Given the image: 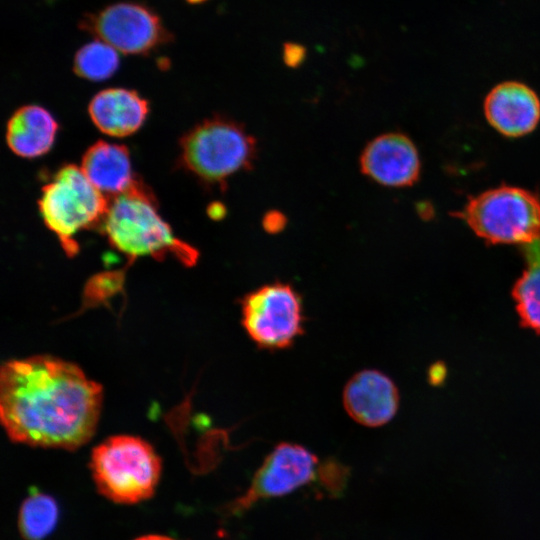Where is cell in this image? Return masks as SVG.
I'll return each mask as SVG.
<instances>
[{"mask_svg": "<svg viewBox=\"0 0 540 540\" xmlns=\"http://www.w3.org/2000/svg\"><path fill=\"white\" fill-rule=\"evenodd\" d=\"M122 272H108L94 276L87 282L83 294L82 311L107 303L108 299L122 290Z\"/></svg>", "mask_w": 540, "mask_h": 540, "instance_id": "d6986e66", "label": "cell"}, {"mask_svg": "<svg viewBox=\"0 0 540 540\" xmlns=\"http://www.w3.org/2000/svg\"><path fill=\"white\" fill-rule=\"evenodd\" d=\"M399 392L390 377L375 369L355 373L343 390L348 415L367 427H380L392 420L399 407Z\"/></svg>", "mask_w": 540, "mask_h": 540, "instance_id": "8fae6325", "label": "cell"}, {"mask_svg": "<svg viewBox=\"0 0 540 540\" xmlns=\"http://www.w3.org/2000/svg\"><path fill=\"white\" fill-rule=\"evenodd\" d=\"M80 28L118 52L145 55L172 39L159 15L143 3L123 1L85 15Z\"/></svg>", "mask_w": 540, "mask_h": 540, "instance_id": "ba28073f", "label": "cell"}, {"mask_svg": "<svg viewBox=\"0 0 540 540\" xmlns=\"http://www.w3.org/2000/svg\"><path fill=\"white\" fill-rule=\"evenodd\" d=\"M520 247L526 268L513 285L512 297L521 326L540 335V238Z\"/></svg>", "mask_w": 540, "mask_h": 540, "instance_id": "2e32d148", "label": "cell"}, {"mask_svg": "<svg viewBox=\"0 0 540 540\" xmlns=\"http://www.w3.org/2000/svg\"><path fill=\"white\" fill-rule=\"evenodd\" d=\"M488 244L525 245L540 238V197L503 185L471 197L456 213Z\"/></svg>", "mask_w": 540, "mask_h": 540, "instance_id": "5b68a950", "label": "cell"}, {"mask_svg": "<svg viewBox=\"0 0 540 540\" xmlns=\"http://www.w3.org/2000/svg\"><path fill=\"white\" fill-rule=\"evenodd\" d=\"M60 508L54 497L32 490L18 513V530L25 540H44L56 528Z\"/></svg>", "mask_w": 540, "mask_h": 540, "instance_id": "e0dca14e", "label": "cell"}, {"mask_svg": "<svg viewBox=\"0 0 540 540\" xmlns=\"http://www.w3.org/2000/svg\"><path fill=\"white\" fill-rule=\"evenodd\" d=\"M135 540H177V539L169 537V536H165V535L151 534V535H144V536L138 537Z\"/></svg>", "mask_w": 540, "mask_h": 540, "instance_id": "603a6c76", "label": "cell"}, {"mask_svg": "<svg viewBox=\"0 0 540 540\" xmlns=\"http://www.w3.org/2000/svg\"><path fill=\"white\" fill-rule=\"evenodd\" d=\"M88 111L103 133L124 137L142 126L149 112V104L135 90L114 87L98 92L91 99Z\"/></svg>", "mask_w": 540, "mask_h": 540, "instance_id": "4fadbf2b", "label": "cell"}, {"mask_svg": "<svg viewBox=\"0 0 540 540\" xmlns=\"http://www.w3.org/2000/svg\"><path fill=\"white\" fill-rule=\"evenodd\" d=\"M483 109L488 123L510 138L531 133L540 121L539 96L519 81H504L494 86L484 99Z\"/></svg>", "mask_w": 540, "mask_h": 540, "instance_id": "7c38bea8", "label": "cell"}, {"mask_svg": "<svg viewBox=\"0 0 540 540\" xmlns=\"http://www.w3.org/2000/svg\"><path fill=\"white\" fill-rule=\"evenodd\" d=\"M57 130V122L48 110L38 105H25L8 120L7 144L21 157H39L50 150Z\"/></svg>", "mask_w": 540, "mask_h": 540, "instance_id": "9a60e30c", "label": "cell"}, {"mask_svg": "<svg viewBox=\"0 0 540 540\" xmlns=\"http://www.w3.org/2000/svg\"><path fill=\"white\" fill-rule=\"evenodd\" d=\"M100 227L111 246L131 261L145 256L158 260L173 256L192 266L198 260V251L174 236L160 216L152 193L139 181L108 200Z\"/></svg>", "mask_w": 540, "mask_h": 540, "instance_id": "7a4b0ae2", "label": "cell"}, {"mask_svg": "<svg viewBox=\"0 0 540 540\" xmlns=\"http://www.w3.org/2000/svg\"><path fill=\"white\" fill-rule=\"evenodd\" d=\"M118 51L108 43L96 39L75 53L73 71L79 77L90 81L110 78L119 68Z\"/></svg>", "mask_w": 540, "mask_h": 540, "instance_id": "ac0fdd59", "label": "cell"}, {"mask_svg": "<svg viewBox=\"0 0 540 540\" xmlns=\"http://www.w3.org/2000/svg\"><path fill=\"white\" fill-rule=\"evenodd\" d=\"M360 168L374 182L393 188L412 186L420 176L421 163L413 141L399 132L372 139L360 156Z\"/></svg>", "mask_w": 540, "mask_h": 540, "instance_id": "30bf717a", "label": "cell"}, {"mask_svg": "<svg viewBox=\"0 0 540 540\" xmlns=\"http://www.w3.org/2000/svg\"><path fill=\"white\" fill-rule=\"evenodd\" d=\"M241 324L259 348H289L304 334L302 297L289 283L264 284L241 299Z\"/></svg>", "mask_w": 540, "mask_h": 540, "instance_id": "52a82bcc", "label": "cell"}, {"mask_svg": "<svg viewBox=\"0 0 540 540\" xmlns=\"http://www.w3.org/2000/svg\"><path fill=\"white\" fill-rule=\"evenodd\" d=\"M161 459L144 439L115 435L97 445L90 470L98 492L118 504H135L150 498L161 475Z\"/></svg>", "mask_w": 540, "mask_h": 540, "instance_id": "3957f363", "label": "cell"}, {"mask_svg": "<svg viewBox=\"0 0 540 540\" xmlns=\"http://www.w3.org/2000/svg\"><path fill=\"white\" fill-rule=\"evenodd\" d=\"M81 169L89 181L109 197L128 191L138 181L133 176L127 148L105 141H99L87 150Z\"/></svg>", "mask_w": 540, "mask_h": 540, "instance_id": "5bb4252c", "label": "cell"}, {"mask_svg": "<svg viewBox=\"0 0 540 540\" xmlns=\"http://www.w3.org/2000/svg\"><path fill=\"white\" fill-rule=\"evenodd\" d=\"M318 457L306 447L281 442L255 472L246 492L227 505L226 513L239 515L261 500L281 497L319 480Z\"/></svg>", "mask_w": 540, "mask_h": 540, "instance_id": "9c48e42d", "label": "cell"}, {"mask_svg": "<svg viewBox=\"0 0 540 540\" xmlns=\"http://www.w3.org/2000/svg\"><path fill=\"white\" fill-rule=\"evenodd\" d=\"M185 1L193 5H198V4H203L207 2L208 0H185Z\"/></svg>", "mask_w": 540, "mask_h": 540, "instance_id": "cb8c5ba5", "label": "cell"}, {"mask_svg": "<svg viewBox=\"0 0 540 540\" xmlns=\"http://www.w3.org/2000/svg\"><path fill=\"white\" fill-rule=\"evenodd\" d=\"M224 206L219 204H214L213 207L209 208L210 216L218 219L224 215Z\"/></svg>", "mask_w": 540, "mask_h": 540, "instance_id": "7402d4cb", "label": "cell"}, {"mask_svg": "<svg viewBox=\"0 0 540 540\" xmlns=\"http://www.w3.org/2000/svg\"><path fill=\"white\" fill-rule=\"evenodd\" d=\"M180 148L182 166L211 186H223L231 176L250 169L257 153L255 138L240 123L220 116L193 127Z\"/></svg>", "mask_w": 540, "mask_h": 540, "instance_id": "277c9868", "label": "cell"}, {"mask_svg": "<svg viewBox=\"0 0 540 540\" xmlns=\"http://www.w3.org/2000/svg\"><path fill=\"white\" fill-rule=\"evenodd\" d=\"M108 200L86 177L81 167L65 165L42 189L39 211L46 226L69 255H75V236L100 225Z\"/></svg>", "mask_w": 540, "mask_h": 540, "instance_id": "8992f818", "label": "cell"}, {"mask_svg": "<svg viewBox=\"0 0 540 540\" xmlns=\"http://www.w3.org/2000/svg\"><path fill=\"white\" fill-rule=\"evenodd\" d=\"M287 224L286 216L278 210H270L262 219L263 229L270 234L281 232Z\"/></svg>", "mask_w": 540, "mask_h": 540, "instance_id": "44dd1931", "label": "cell"}, {"mask_svg": "<svg viewBox=\"0 0 540 540\" xmlns=\"http://www.w3.org/2000/svg\"><path fill=\"white\" fill-rule=\"evenodd\" d=\"M307 49L297 42H285L282 46V61L291 69L299 68L306 60Z\"/></svg>", "mask_w": 540, "mask_h": 540, "instance_id": "ffe728a7", "label": "cell"}, {"mask_svg": "<svg viewBox=\"0 0 540 540\" xmlns=\"http://www.w3.org/2000/svg\"><path fill=\"white\" fill-rule=\"evenodd\" d=\"M102 386L76 364L50 355L5 362L0 372V417L16 443L74 450L93 436Z\"/></svg>", "mask_w": 540, "mask_h": 540, "instance_id": "6da1fadb", "label": "cell"}]
</instances>
